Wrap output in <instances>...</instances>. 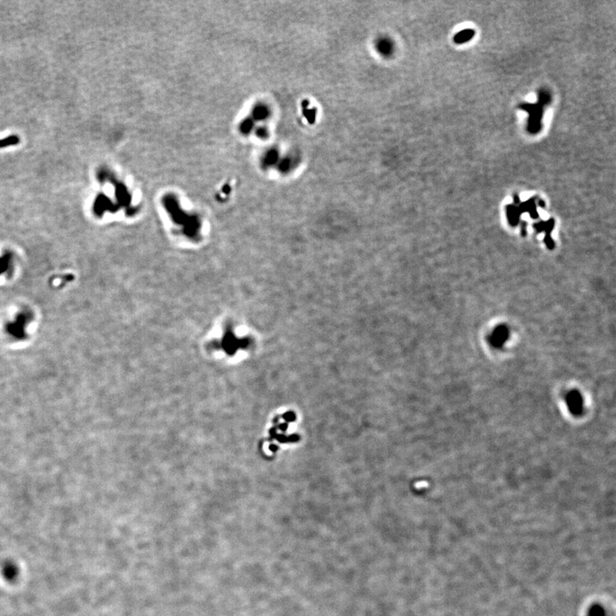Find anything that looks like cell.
I'll use <instances>...</instances> for the list:
<instances>
[{
	"label": "cell",
	"instance_id": "1",
	"mask_svg": "<svg viewBox=\"0 0 616 616\" xmlns=\"http://www.w3.org/2000/svg\"><path fill=\"white\" fill-rule=\"evenodd\" d=\"M376 49L383 57H389L394 52V44L389 39H380L377 42Z\"/></svg>",
	"mask_w": 616,
	"mask_h": 616
},
{
	"label": "cell",
	"instance_id": "2",
	"mask_svg": "<svg viewBox=\"0 0 616 616\" xmlns=\"http://www.w3.org/2000/svg\"><path fill=\"white\" fill-rule=\"evenodd\" d=\"M302 112L304 117L310 124H314L317 118V109L315 107L310 108V102L308 100H304L301 103Z\"/></svg>",
	"mask_w": 616,
	"mask_h": 616
},
{
	"label": "cell",
	"instance_id": "3",
	"mask_svg": "<svg viewBox=\"0 0 616 616\" xmlns=\"http://www.w3.org/2000/svg\"><path fill=\"white\" fill-rule=\"evenodd\" d=\"M472 36H473V31L465 30V31H462L460 34H458L457 36L455 37L454 40L457 43H463V42H467L469 39L472 38Z\"/></svg>",
	"mask_w": 616,
	"mask_h": 616
},
{
	"label": "cell",
	"instance_id": "4",
	"mask_svg": "<svg viewBox=\"0 0 616 616\" xmlns=\"http://www.w3.org/2000/svg\"><path fill=\"white\" fill-rule=\"evenodd\" d=\"M18 142H19V139L17 136H10L0 141V148H5L11 145L18 144Z\"/></svg>",
	"mask_w": 616,
	"mask_h": 616
},
{
	"label": "cell",
	"instance_id": "5",
	"mask_svg": "<svg viewBox=\"0 0 616 616\" xmlns=\"http://www.w3.org/2000/svg\"><path fill=\"white\" fill-rule=\"evenodd\" d=\"M292 165L293 163L291 159H289V158H285V159H282V161L280 162L279 168H280V170H281V171L286 172V171H288V170H290V168L292 167Z\"/></svg>",
	"mask_w": 616,
	"mask_h": 616
},
{
	"label": "cell",
	"instance_id": "6",
	"mask_svg": "<svg viewBox=\"0 0 616 616\" xmlns=\"http://www.w3.org/2000/svg\"><path fill=\"white\" fill-rule=\"evenodd\" d=\"M266 159V164L267 165L271 166L272 164H275L276 162V160H277V152L274 151V150H272V151L268 152V154L266 155V159Z\"/></svg>",
	"mask_w": 616,
	"mask_h": 616
},
{
	"label": "cell",
	"instance_id": "7",
	"mask_svg": "<svg viewBox=\"0 0 616 616\" xmlns=\"http://www.w3.org/2000/svg\"><path fill=\"white\" fill-rule=\"evenodd\" d=\"M255 116L258 119H264L268 116V110L265 107H258V109L255 110Z\"/></svg>",
	"mask_w": 616,
	"mask_h": 616
}]
</instances>
